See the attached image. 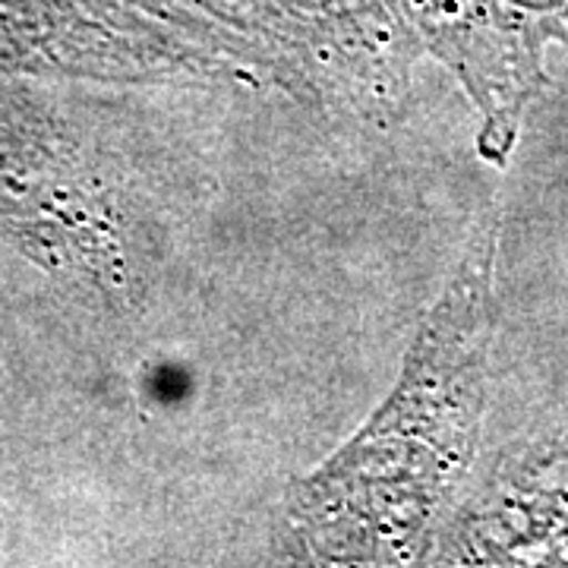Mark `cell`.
Masks as SVG:
<instances>
[{
    "instance_id": "obj_1",
    "label": "cell",
    "mask_w": 568,
    "mask_h": 568,
    "mask_svg": "<svg viewBox=\"0 0 568 568\" xmlns=\"http://www.w3.org/2000/svg\"><path fill=\"white\" fill-rule=\"evenodd\" d=\"M499 7L537 51L549 36L568 41V0H499Z\"/></svg>"
}]
</instances>
